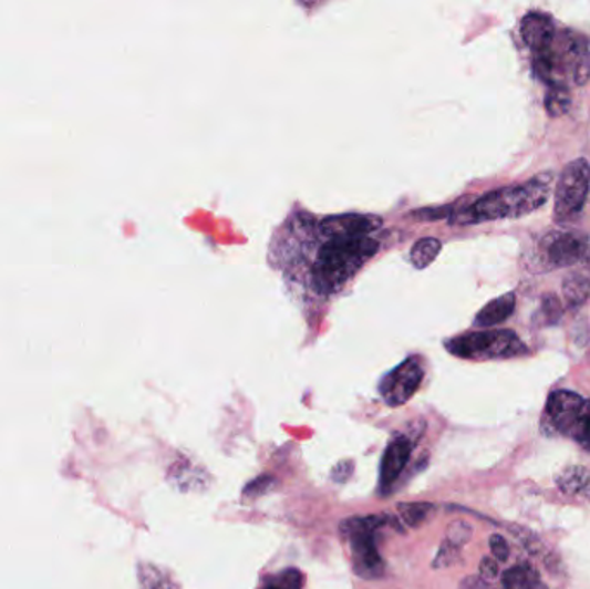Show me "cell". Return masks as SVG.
<instances>
[{"instance_id":"cell-1","label":"cell","mask_w":590,"mask_h":589,"mask_svg":"<svg viewBox=\"0 0 590 589\" xmlns=\"http://www.w3.org/2000/svg\"><path fill=\"white\" fill-rule=\"evenodd\" d=\"M379 225L376 218L363 215L309 220L314 248L311 264L304 268L309 289L321 298L341 291L379 252V240L370 236Z\"/></svg>"},{"instance_id":"cell-12","label":"cell","mask_w":590,"mask_h":589,"mask_svg":"<svg viewBox=\"0 0 590 589\" xmlns=\"http://www.w3.org/2000/svg\"><path fill=\"white\" fill-rule=\"evenodd\" d=\"M516 296L513 292L500 296V298L490 301L487 307L482 308L478 311L477 319H475V326L477 327H494L499 323L506 322V320L515 313Z\"/></svg>"},{"instance_id":"cell-6","label":"cell","mask_w":590,"mask_h":589,"mask_svg":"<svg viewBox=\"0 0 590 589\" xmlns=\"http://www.w3.org/2000/svg\"><path fill=\"white\" fill-rule=\"evenodd\" d=\"M590 190V166L586 159H575L565 166L556 182L555 220L571 224L582 215Z\"/></svg>"},{"instance_id":"cell-28","label":"cell","mask_w":590,"mask_h":589,"mask_svg":"<svg viewBox=\"0 0 590 589\" xmlns=\"http://www.w3.org/2000/svg\"><path fill=\"white\" fill-rule=\"evenodd\" d=\"M352 468H354V465H352V462H349V459L348 462L337 464L332 471V479L335 480V483H345V480L351 477Z\"/></svg>"},{"instance_id":"cell-19","label":"cell","mask_w":590,"mask_h":589,"mask_svg":"<svg viewBox=\"0 0 590 589\" xmlns=\"http://www.w3.org/2000/svg\"><path fill=\"white\" fill-rule=\"evenodd\" d=\"M302 586H304V576L301 570L286 569L268 576L262 581L261 589H302Z\"/></svg>"},{"instance_id":"cell-18","label":"cell","mask_w":590,"mask_h":589,"mask_svg":"<svg viewBox=\"0 0 590 589\" xmlns=\"http://www.w3.org/2000/svg\"><path fill=\"white\" fill-rule=\"evenodd\" d=\"M441 240L434 239V237H425L420 239L418 242L411 249V261L415 265V268L431 267L435 260H437L438 252H441Z\"/></svg>"},{"instance_id":"cell-22","label":"cell","mask_w":590,"mask_h":589,"mask_svg":"<svg viewBox=\"0 0 590 589\" xmlns=\"http://www.w3.org/2000/svg\"><path fill=\"white\" fill-rule=\"evenodd\" d=\"M459 554H462V548H457L453 542L444 539L432 566L434 569H446V567L454 566L459 560Z\"/></svg>"},{"instance_id":"cell-25","label":"cell","mask_w":590,"mask_h":589,"mask_svg":"<svg viewBox=\"0 0 590 589\" xmlns=\"http://www.w3.org/2000/svg\"><path fill=\"white\" fill-rule=\"evenodd\" d=\"M490 551H493V558H496L497 562H506L509 557V545L506 541L505 536L493 535L489 539Z\"/></svg>"},{"instance_id":"cell-21","label":"cell","mask_w":590,"mask_h":589,"mask_svg":"<svg viewBox=\"0 0 590 589\" xmlns=\"http://www.w3.org/2000/svg\"><path fill=\"white\" fill-rule=\"evenodd\" d=\"M571 440L580 444L587 452H590V400H586V403H583L582 412H580L579 422H577Z\"/></svg>"},{"instance_id":"cell-13","label":"cell","mask_w":590,"mask_h":589,"mask_svg":"<svg viewBox=\"0 0 590 589\" xmlns=\"http://www.w3.org/2000/svg\"><path fill=\"white\" fill-rule=\"evenodd\" d=\"M561 492L567 495L580 496V498L590 499V471L586 467H568L565 468L558 477H556Z\"/></svg>"},{"instance_id":"cell-23","label":"cell","mask_w":590,"mask_h":589,"mask_svg":"<svg viewBox=\"0 0 590 589\" xmlns=\"http://www.w3.org/2000/svg\"><path fill=\"white\" fill-rule=\"evenodd\" d=\"M472 536H474V529L465 520H456L447 527L446 539L457 548H463L472 539Z\"/></svg>"},{"instance_id":"cell-26","label":"cell","mask_w":590,"mask_h":589,"mask_svg":"<svg viewBox=\"0 0 590 589\" xmlns=\"http://www.w3.org/2000/svg\"><path fill=\"white\" fill-rule=\"evenodd\" d=\"M499 576V564H497L496 558L484 557L480 562V578L484 581H494V579Z\"/></svg>"},{"instance_id":"cell-14","label":"cell","mask_w":590,"mask_h":589,"mask_svg":"<svg viewBox=\"0 0 590 589\" xmlns=\"http://www.w3.org/2000/svg\"><path fill=\"white\" fill-rule=\"evenodd\" d=\"M586 267L573 271L563 282L565 299L570 307H580L590 292V261Z\"/></svg>"},{"instance_id":"cell-27","label":"cell","mask_w":590,"mask_h":589,"mask_svg":"<svg viewBox=\"0 0 590 589\" xmlns=\"http://www.w3.org/2000/svg\"><path fill=\"white\" fill-rule=\"evenodd\" d=\"M142 589H176L175 586L169 582L163 581L159 578V572L144 574V588Z\"/></svg>"},{"instance_id":"cell-3","label":"cell","mask_w":590,"mask_h":589,"mask_svg":"<svg viewBox=\"0 0 590 589\" xmlns=\"http://www.w3.org/2000/svg\"><path fill=\"white\" fill-rule=\"evenodd\" d=\"M537 76L551 87H567V82L583 87L590 80V49L583 37L558 32L552 44L534 54Z\"/></svg>"},{"instance_id":"cell-7","label":"cell","mask_w":590,"mask_h":589,"mask_svg":"<svg viewBox=\"0 0 590 589\" xmlns=\"http://www.w3.org/2000/svg\"><path fill=\"white\" fill-rule=\"evenodd\" d=\"M589 251V237L582 232H551L540 240L539 261L548 270L580 264Z\"/></svg>"},{"instance_id":"cell-9","label":"cell","mask_w":590,"mask_h":589,"mask_svg":"<svg viewBox=\"0 0 590 589\" xmlns=\"http://www.w3.org/2000/svg\"><path fill=\"white\" fill-rule=\"evenodd\" d=\"M423 375H425V370H423L422 360L418 356L407 358L406 362L395 366L383 378L380 382V394L392 409L404 405L420 390Z\"/></svg>"},{"instance_id":"cell-24","label":"cell","mask_w":590,"mask_h":589,"mask_svg":"<svg viewBox=\"0 0 590 589\" xmlns=\"http://www.w3.org/2000/svg\"><path fill=\"white\" fill-rule=\"evenodd\" d=\"M277 486V480L273 476H259L250 480L244 489V498L256 499L259 496L267 495L273 487Z\"/></svg>"},{"instance_id":"cell-10","label":"cell","mask_w":590,"mask_h":589,"mask_svg":"<svg viewBox=\"0 0 590 589\" xmlns=\"http://www.w3.org/2000/svg\"><path fill=\"white\" fill-rule=\"evenodd\" d=\"M413 446L415 443L404 434L395 436L389 443L387 450L383 453L382 467H380V489L382 492H387L389 487L400 479L407 462H410Z\"/></svg>"},{"instance_id":"cell-16","label":"cell","mask_w":590,"mask_h":589,"mask_svg":"<svg viewBox=\"0 0 590 589\" xmlns=\"http://www.w3.org/2000/svg\"><path fill=\"white\" fill-rule=\"evenodd\" d=\"M203 479L208 480V474H204L203 468L190 465L188 459L176 462L172 471H169V480L176 487H180L182 492L197 489V487H200V480Z\"/></svg>"},{"instance_id":"cell-8","label":"cell","mask_w":590,"mask_h":589,"mask_svg":"<svg viewBox=\"0 0 590 589\" xmlns=\"http://www.w3.org/2000/svg\"><path fill=\"white\" fill-rule=\"evenodd\" d=\"M583 403L586 400L573 391H555L548 397V403L544 409L542 422H540L542 433L571 440Z\"/></svg>"},{"instance_id":"cell-2","label":"cell","mask_w":590,"mask_h":589,"mask_svg":"<svg viewBox=\"0 0 590 589\" xmlns=\"http://www.w3.org/2000/svg\"><path fill=\"white\" fill-rule=\"evenodd\" d=\"M552 184L555 174L546 172L530 178L527 184L494 190L475 200L468 208L454 211L451 215V224L472 225L527 217L548 203Z\"/></svg>"},{"instance_id":"cell-17","label":"cell","mask_w":590,"mask_h":589,"mask_svg":"<svg viewBox=\"0 0 590 589\" xmlns=\"http://www.w3.org/2000/svg\"><path fill=\"white\" fill-rule=\"evenodd\" d=\"M401 520L406 524L410 529H418L426 520L431 519V515L435 514V505L432 503H400Z\"/></svg>"},{"instance_id":"cell-11","label":"cell","mask_w":590,"mask_h":589,"mask_svg":"<svg viewBox=\"0 0 590 589\" xmlns=\"http://www.w3.org/2000/svg\"><path fill=\"white\" fill-rule=\"evenodd\" d=\"M555 21L544 12H530L521 21V37L534 54L548 49L556 39Z\"/></svg>"},{"instance_id":"cell-20","label":"cell","mask_w":590,"mask_h":589,"mask_svg":"<svg viewBox=\"0 0 590 589\" xmlns=\"http://www.w3.org/2000/svg\"><path fill=\"white\" fill-rule=\"evenodd\" d=\"M544 106L551 118H559L570 111L571 94L568 87H551L544 99Z\"/></svg>"},{"instance_id":"cell-15","label":"cell","mask_w":590,"mask_h":589,"mask_svg":"<svg viewBox=\"0 0 590 589\" xmlns=\"http://www.w3.org/2000/svg\"><path fill=\"white\" fill-rule=\"evenodd\" d=\"M503 588L505 589H539L542 588L540 576L528 564L511 567L503 574Z\"/></svg>"},{"instance_id":"cell-29","label":"cell","mask_w":590,"mask_h":589,"mask_svg":"<svg viewBox=\"0 0 590 589\" xmlns=\"http://www.w3.org/2000/svg\"><path fill=\"white\" fill-rule=\"evenodd\" d=\"M459 589H490V586L482 578H466L465 581L459 585Z\"/></svg>"},{"instance_id":"cell-5","label":"cell","mask_w":590,"mask_h":589,"mask_svg":"<svg viewBox=\"0 0 590 589\" xmlns=\"http://www.w3.org/2000/svg\"><path fill=\"white\" fill-rule=\"evenodd\" d=\"M447 351L463 360H508L528 353L525 342L513 330H485L457 335L446 342Z\"/></svg>"},{"instance_id":"cell-4","label":"cell","mask_w":590,"mask_h":589,"mask_svg":"<svg viewBox=\"0 0 590 589\" xmlns=\"http://www.w3.org/2000/svg\"><path fill=\"white\" fill-rule=\"evenodd\" d=\"M403 527L389 514L349 517L341 524V533L351 548L352 569L363 579H379L385 572V562L379 551L376 535L383 527Z\"/></svg>"}]
</instances>
